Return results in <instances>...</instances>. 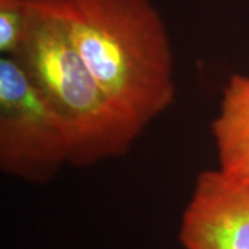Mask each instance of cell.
Masks as SVG:
<instances>
[{
    "label": "cell",
    "instance_id": "cell-6",
    "mask_svg": "<svg viewBox=\"0 0 249 249\" xmlns=\"http://www.w3.org/2000/svg\"><path fill=\"white\" fill-rule=\"evenodd\" d=\"M32 10L25 0H0V53L11 55L27 31Z\"/></svg>",
    "mask_w": 249,
    "mask_h": 249
},
{
    "label": "cell",
    "instance_id": "cell-2",
    "mask_svg": "<svg viewBox=\"0 0 249 249\" xmlns=\"http://www.w3.org/2000/svg\"><path fill=\"white\" fill-rule=\"evenodd\" d=\"M29 7L27 31L10 57L62 126L70 144V165L88 168L124 155L140 133L100 86L61 24Z\"/></svg>",
    "mask_w": 249,
    "mask_h": 249
},
{
    "label": "cell",
    "instance_id": "cell-1",
    "mask_svg": "<svg viewBox=\"0 0 249 249\" xmlns=\"http://www.w3.org/2000/svg\"><path fill=\"white\" fill-rule=\"evenodd\" d=\"M55 18L124 119L142 132L176 98L166 24L151 0H25Z\"/></svg>",
    "mask_w": 249,
    "mask_h": 249
},
{
    "label": "cell",
    "instance_id": "cell-3",
    "mask_svg": "<svg viewBox=\"0 0 249 249\" xmlns=\"http://www.w3.org/2000/svg\"><path fill=\"white\" fill-rule=\"evenodd\" d=\"M70 165V144L13 57L0 58V169L34 184L52 181Z\"/></svg>",
    "mask_w": 249,
    "mask_h": 249
},
{
    "label": "cell",
    "instance_id": "cell-4",
    "mask_svg": "<svg viewBox=\"0 0 249 249\" xmlns=\"http://www.w3.org/2000/svg\"><path fill=\"white\" fill-rule=\"evenodd\" d=\"M178 241L181 249H249V187L217 168L199 172Z\"/></svg>",
    "mask_w": 249,
    "mask_h": 249
},
{
    "label": "cell",
    "instance_id": "cell-5",
    "mask_svg": "<svg viewBox=\"0 0 249 249\" xmlns=\"http://www.w3.org/2000/svg\"><path fill=\"white\" fill-rule=\"evenodd\" d=\"M217 169L249 187V75L226 82L212 124Z\"/></svg>",
    "mask_w": 249,
    "mask_h": 249
}]
</instances>
